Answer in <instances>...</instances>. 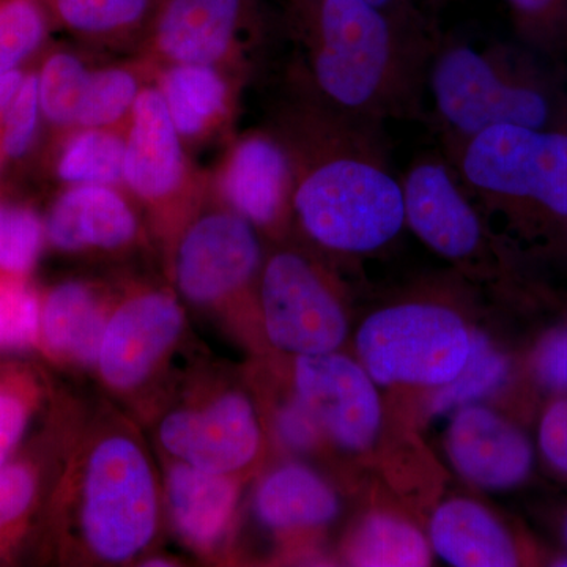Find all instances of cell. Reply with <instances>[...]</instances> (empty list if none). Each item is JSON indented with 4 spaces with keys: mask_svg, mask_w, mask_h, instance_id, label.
Instances as JSON below:
<instances>
[{
    "mask_svg": "<svg viewBox=\"0 0 567 567\" xmlns=\"http://www.w3.org/2000/svg\"><path fill=\"white\" fill-rule=\"evenodd\" d=\"M309 95L293 125V147H282L298 221L328 251H379L405 226L402 178L394 173L383 126L357 121Z\"/></svg>",
    "mask_w": 567,
    "mask_h": 567,
    "instance_id": "6da1fadb",
    "label": "cell"
},
{
    "mask_svg": "<svg viewBox=\"0 0 567 567\" xmlns=\"http://www.w3.org/2000/svg\"><path fill=\"white\" fill-rule=\"evenodd\" d=\"M309 92L331 110L383 126L417 118L439 29L368 0H305Z\"/></svg>",
    "mask_w": 567,
    "mask_h": 567,
    "instance_id": "7a4b0ae2",
    "label": "cell"
},
{
    "mask_svg": "<svg viewBox=\"0 0 567 567\" xmlns=\"http://www.w3.org/2000/svg\"><path fill=\"white\" fill-rule=\"evenodd\" d=\"M555 63L520 41L476 44L439 33L425 93L442 151L494 126H566L567 91Z\"/></svg>",
    "mask_w": 567,
    "mask_h": 567,
    "instance_id": "3957f363",
    "label": "cell"
},
{
    "mask_svg": "<svg viewBox=\"0 0 567 567\" xmlns=\"http://www.w3.org/2000/svg\"><path fill=\"white\" fill-rule=\"evenodd\" d=\"M73 522L87 561L125 565L152 546L162 491L136 429L107 417L87 429L74 458Z\"/></svg>",
    "mask_w": 567,
    "mask_h": 567,
    "instance_id": "277c9868",
    "label": "cell"
},
{
    "mask_svg": "<svg viewBox=\"0 0 567 567\" xmlns=\"http://www.w3.org/2000/svg\"><path fill=\"white\" fill-rule=\"evenodd\" d=\"M442 152L473 199L514 216L567 221V125L494 126Z\"/></svg>",
    "mask_w": 567,
    "mask_h": 567,
    "instance_id": "5b68a950",
    "label": "cell"
},
{
    "mask_svg": "<svg viewBox=\"0 0 567 567\" xmlns=\"http://www.w3.org/2000/svg\"><path fill=\"white\" fill-rule=\"evenodd\" d=\"M357 349L375 383L439 388L464 368L472 333L453 309L410 301L368 317L358 331Z\"/></svg>",
    "mask_w": 567,
    "mask_h": 567,
    "instance_id": "8992f818",
    "label": "cell"
},
{
    "mask_svg": "<svg viewBox=\"0 0 567 567\" xmlns=\"http://www.w3.org/2000/svg\"><path fill=\"white\" fill-rule=\"evenodd\" d=\"M155 440L171 461L238 476L262 450V425L252 399L215 377L193 383L155 417Z\"/></svg>",
    "mask_w": 567,
    "mask_h": 567,
    "instance_id": "52a82bcc",
    "label": "cell"
},
{
    "mask_svg": "<svg viewBox=\"0 0 567 567\" xmlns=\"http://www.w3.org/2000/svg\"><path fill=\"white\" fill-rule=\"evenodd\" d=\"M265 334L282 352H334L347 334L344 309L308 257L279 251L268 259L260 284Z\"/></svg>",
    "mask_w": 567,
    "mask_h": 567,
    "instance_id": "ba28073f",
    "label": "cell"
},
{
    "mask_svg": "<svg viewBox=\"0 0 567 567\" xmlns=\"http://www.w3.org/2000/svg\"><path fill=\"white\" fill-rule=\"evenodd\" d=\"M185 323L182 305L166 290L123 298L111 309L96 360L103 385L121 398L144 391L173 358Z\"/></svg>",
    "mask_w": 567,
    "mask_h": 567,
    "instance_id": "9c48e42d",
    "label": "cell"
},
{
    "mask_svg": "<svg viewBox=\"0 0 567 567\" xmlns=\"http://www.w3.org/2000/svg\"><path fill=\"white\" fill-rule=\"evenodd\" d=\"M401 178L405 224L423 244L454 262L484 251L483 219L445 153H421Z\"/></svg>",
    "mask_w": 567,
    "mask_h": 567,
    "instance_id": "30bf717a",
    "label": "cell"
},
{
    "mask_svg": "<svg viewBox=\"0 0 567 567\" xmlns=\"http://www.w3.org/2000/svg\"><path fill=\"white\" fill-rule=\"evenodd\" d=\"M363 364L334 352L300 354L295 361V394L316 417L323 435L349 451L374 445L382 405Z\"/></svg>",
    "mask_w": 567,
    "mask_h": 567,
    "instance_id": "8fae6325",
    "label": "cell"
},
{
    "mask_svg": "<svg viewBox=\"0 0 567 567\" xmlns=\"http://www.w3.org/2000/svg\"><path fill=\"white\" fill-rule=\"evenodd\" d=\"M260 245L238 213H215L189 227L175 256V282L197 308H219L251 281Z\"/></svg>",
    "mask_w": 567,
    "mask_h": 567,
    "instance_id": "7c38bea8",
    "label": "cell"
},
{
    "mask_svg": "<svg viewBox=\"0 0 567 567\" xmlns=\"http://www.w3.org/2000/svg\"><path fill=\"white\" fill-rule=\"evenodd\" d=\"M446 446L457 472L477 487H514L532 472L533 447L527 436L486 406L457 409Z\"/></svg>",
    "mask_w": 567,
    "mask_h": 567,
    "instance_id": "4fadbf2b",
    "label": "cell"
},
{
    "mask_svg": "<svg viewBox=\"0 0 567 567\" xmlns=\"http://www.w3.org/2000/svg\"><path fill=\"white\" fill-rule=\"evenodd\" d=\"M240 502L238 476L205 472L171 461L164 475V505L175 535L204 557L226 546Z\"/></svg>",
    "mask_w": 567,
    "mask_h": 567,
    "instance_id": "5bb4252c",
    "label": "cell"
},
{
    "mask_svg": "<svg viewBox=\"0 0 567 567\" xmlns=\"http://www.w3.org/2000/svg\"><path fill=\"white\" fill-rule=\"evenodd\" d=\"M123 174L134 192L145 199H162L181 182L182 151L177 128L158 92L141 93L134 103Z\"/></svg>",
    "mask_w": 567,
    "mask_h": 567,
    "instance_id": "9a60e30c",
    "label": "cell"
},
{
    "mask_svg": "<svg viewBox=\"0 0 567 567\" xmlns=\"http://www.w3.org/2000/svg\"><path fill=\"white\" fill-rule=\"evenodd\" d=\"M136 230L128 205L103 185H81L63 194L48 218L52 245L65 251L122 248Z\"/></svg>",
    "mask_w": 567,
    "mask_h": 567,
    "instance_id": "2e32d148",
    "label": "cell"
},
{
    "mask_svg": "<svg viewBox=\"0 0 567 567\" xmlns=\"http://www.w3.org/2000/svg\"><path fill=\"white\" fill-rule=\"evenodd\" d=\"M254 513L275 533L311 532L338 517L339 499L315 470L287 462L260 481L254 494Z\"/></svg>",
    "mask_w": 567,
    "mask_h": 567,
    "instance_id": "e0dca14e",
    "label": "cell"
},
{
    "mask_svg": "<svg viewBox=\"0 0 567 567\" xmlns=\"http://www.w3.org/2000/svg\"><path fill=\"white\" fill-rule=\"evenodd\" d=\"M292 174L278 141L256 136L238 145L224 174L226 199L238 215L257 226L278 221Z\"/></svg>",
    "mask_w": 567,
    "mask_h": 567,
    "instance_id": "ac0fdd59",
    "label": "cell"
},
{
    "mask_svg": "<svg viewBox=\"0 0 567 567\" xmlns=\"http://www.w3.org/2000/svg\"><path fill=\"white\" fill-rule=\"evenodd\" d=\"M110 315V305L91 284L63 282L48 295L41 315L44 346L58 360L93 368Z\"/></svg>",
    "mask_w": 567,
    "mask_h": 567,
    "instance_id": "d6986e66",
    "label": "cell"
},
{
    "mask_svg": "<svg viewBox=\"0 0 567 567\" xmlns=\"http://www.w3.org/2000/svg\"><path fill=\"white\" fill-rule=\"evenodd\" d=\"M431 543L446 563L457 567L518 565L516 544L488 511L470 499H451L435 511Z\"/></svg>",
    "mask_w": 567,
    "mask_h": 567,
    "instance_id": "ffe728a7",
    "label": "cell"
},
{
    "mask_svg": "<svg viewBox=\"0 0 567 567\" xmlns=\"http://www.w3.org/2000/svg\"><path fill=\"white\" fill-rule=\"evenodd\" d=\"M241 0H173L159 24L162 50L174 61L205 65L229 48Z\"/></svg>",
    "mask_w": 567,
    "mask_h": 567,
    "instance_id": "44dd1931",
    "label": "cell"
},
{
    "mask_svg": "<svg viewBox=\"0 0 567 567\" xmlns=\"http://www.w3.org/2000/svg\"><path fill=\"white\" fill-rule=\"evenodd\" d=\"M349 565L421 567L431 565L427 540L413 525L390 514H371L354 528L346 546Z\"/></svg>",
    "mask_w": 567,
    "mask_h": 567,
    "instance_id": "7402d4cb",
    "label": "cell"
},
{
    "mask_svg": "<svg viewBox=\"0 0 567 567\" xmlns=\"http://www.w3.org/2000/svg\"><path fill=\"white\" fill-rule=\"evenodd\" d=\"M163 99L177 132L192 136L223 111L226 85L207 66L183 63L166 74Z\"/></svg>",
    "mask_w": 567,
    "mask_h": 567,
    "instance_id": "603a6c76",
    "label": "cell"
},
{
    "mask_svg": "<svg viewBox=\"0 0 567 567\" xmlns=\"http://www.w3.org/2000/svg\"><path fill=\"white\" fill-rule=\"evenodd\" d=\"M509 363L486 336L472 333V350L462 371L451 382L439 386L431 402V412L439 413L475 404L477 399L492 394L505 383Z\"/></svg>",
    "mask_w": 567,
    "mask_h": 567,
    "instance_id": "cb8c5ba5",
    "label": "cell"
},
{
    "mask_svg": "<svg viewBox=\"0 0 567 567\" xmlns=\"http://www.w3.org/2000/svg\"><path fill=\"white\" fill-rule=\"evenodd\" d=\"M125 148L110 133L85 132L69 142L59 162V175L81 185H110L121 181Z\"/></svg>",
    "mask_w": 567,
    "mask_h": 567,
    "instance_id": "d4e9b609",
    "label": "cell"
},
{
    "mask_svg": "<svg viewBox=\"0 0 567 567\" xmlns=\"http://www.w3.org/2000/svg\"><path fill=\"white\" fill-rule=\"evenodd\" d=\"M518 41L558 62L567 55V0H503Z\"/></svg>",
    "mask_w": 567,
    "mask_h": 567,
    "instance_id": "484cf974",
    "label": "cell"
},
{
    "mask_svg": "<svg viewBox=\"0 0 567 567\" xmlns=\"http://www.w3.org/2000/svg\"><path fill=\"white\" fill-rule=\"evenodd\" d=\"M87 76L73 55L55 54L44 63L39 78L40 106L51 122H76Z\"/></svg>",
    "mask_w": 567,
    "mask_h": 567,
    "instance_id": "4316f807",
    "label": "cell"
},
{
    "mask_svg": "<svg viewBox=\"0 0 567 567\" xmlns=\"http://www.w3.org/2000/svg\"><path fill=\"white\" fill-rule=\"evenodd\" d=\"M43 245L39 216L24 207L0 204V270L24 275L32 270Z\"/></svg>",
    "mask_w": 567,
    "mask_h": 567,
    "instance_id": "83f0119b",
    "label": "cell"
},
{
    "mask_svg": "<svg viewBox=\"0 0 567 567\" xmlns=\"http://www.w3.org/2000/svg\"><path fill=\"white\" fill-rule=\"evenodd\" d=\"M136 81L121 70L89 74L76 122L103 126L117 121L136 99Z\"/></svg>",
    "mask_w": 567,
    "mask_h": 567,
    "instance_id": "f1b7e54d",
    "label": "cell"
},
{
    "mask_svg": "<svg viewBox=\"0 0 567 567\" xmlns=\"http://www.w3.org/2000/svg\"><path fill=\"white\" fill-rule=\"evenodd\" d=\"M40 306L31 287L17 279H0V352L22 350L35 342Z\"/></svg>",
    "mask_w": 567,
    "mask_h": 567,
    "instance_id": "f546056e",
    "label": "cell"
},
{
    "mask_svg": "<svg viewBox=\"0 0 567 567\" xmlns=\"http://www.w3.org/2000/svg\"><path fill=\"white\" fill-rule=\"evenodd\" d=\"M43 35V14L33 0L0 3V74L24 61Z\"/></svg>",
    "mask_w": 567,
    "mask_h": 567,
    "instance_id": "4dcf8cb0",
    "label": "cell"
},
{
    "mask_svg": "<svg viewBox=\"0 0 567 567\" xmlns=\"http://www.w3.org/2000/svg\"><path fill=\"white\" fill-rule=\"evenodd\" d=\"M66 24L80 31L103 32L132 24L147 0H55Z\"/></svg>",
    "mask_w": 567,
    "mask_h": 567,
    "instance_id": "1f68e13d",
    "label": "cell"
},
{
    "mask_svg": "<svg viewBox=\"0 0 567 567\" xmlns=\"http://www.w3.org/2000/svg\"><path fill=\"white\" fill-rule=\"evenodd\" d=\"M40 110L39 78H24L3 121L2 145L7 155L18 158L29 151L39 125Z\"/></svg>",
    "mask_w": 567,
    "mask_h": 567,
    "instance_id": "d6a6232c",
    "label": "cell"
},
{
    "mask_svg": "<svg viewBox=\"0 0 567 567\" xmlns=\"http://www.w3.org/2000/svg\"><path fill=\"white\" fill-rule=\"evenodd\" d=\"M275 431L279 442L293 453L315 450L323 435L316 417L297 394L276 409Z\"/></svg>",
    "mask_w": 567,
    "mask_h": 567,
    "instance_id": "836d02e7",
    "label": "cell"
},
{
    "mask_svg": "<svg viewBox=\"0 0 567 567\" xmlns=\"http://www.w3.org/2000/svg\"><path fill=\"white\" fill-rule=\"evenodd\" d=\"M37 495V476L31 466H0V532L20 520Z\"/></svg>",
    "mask_w": 567,
    "mask_h": 567,
    "instance_id": "e575fe53",
    "label": "cell"
},
{
    "mask_svg": "<svg viewBox=\"0 0 567 567\" xmlns=\"http://www.w3.org/2000/svg\"><path fill=\"white\" fill-rule=\"evenodd\" d=\"M539 446L547 461L567 475V399L548 406L540 421Z\"/></svg>",
    "mask_w": 567,
    "mask_h": 567,
    "instance_id": "d590c367",
    "label": "cell"
},
{
    "mask_svg": "<svg viewBox=\"0 0 567 567\" xmlns=\"http://www.w3.org/2000/svg\"><path fill=\"white\" fill-rule=\"evenodd\" d=\"M535 369L544 385L567 391V328L544 339L535 354Z\"/></svg>",
    "mask_w": 567,
    "mask_h": 567,
    "instance_id": "8d00e7d4",
    "label": "cell"
},
{
    "mask_svg": "<svg viewBox=\"0 0 567 567\" xmlns=\"http://www.w3.org/2000/svg\"><path fill=\"white\" fill-rule=\"evenodd\" d=\"M29 405L20 394L0 391V466L20 443L28 424Z\"/></svg>",
    "mask_w": 567,
    "mask_h": 567,
    "instance_id": "74e56055",
    "label": "cell"
},
{
    "mask_svg": "<svg viewBox=\"0 0 567 567\" xmlns=\"http://www.w3.org/2000/svg\"><path fill=\"white\" fill-rule=\"evenodd\" d=\"M22 81H24V76L17 70L0 74V123L6 121L7 112H9L14 96L20 91Z\"/></svg>",
    "mask_w": 567,
    "mask_h": 567,
    "instance_id": "f35d334b",
    "label": "cell"
},
{
    "mask_svg": "<svg viewBox=\"0 0 567 567\" xmlns=\"http://www.w3.org/2000/svg\"><path fill=\"white\" fill-rule=\"evenodd\" d=\"M368 2L394 11V13L404 14V17L431 18L429 11L425 10L429 9L425 0H368Z\"/></svg>",
    "mask_w": 567,
    "mask_h": 567,
    "instance_id": "ab89813d",
    "label": "cell"
},
{
    "mask_svg": "<svg viewBox=\"0 0 567 567\" xmlns=\"http://www.w3.org/2000/svg\"><path fill=\"white\" fill-rule=\"evenodd\" d=\"M174 563H167L166 558L158 557V558H148L147 563H145V566H173Z\"/></svg>",
    "mask_w": 567,
    "mask_h": 567,
    "instance_id": "60d3db41",
    "label": "cell"
},
{
    "mask_svg": "<svg viewBox=\"0 0 567 567\" xmlns=\"http://www.w3.org/2000/svg\"><path fill=\"white\" fill-rule=\"evenodd\" d=\"M425 2H427V6L431 7L434 6V3L439 2V0H425Z\"/></svg>",
    "mask_w": 567,
    "mask_h": 567,
    "instance_id": "b9f144b4",
    "label": "cell"
},
{
    "mask_svg": "<svg viewBox=\"0 0 567 567\" xmlns=\"http://www.w3.org/2000/svg\"><path fill=\"white\" fill-rule=\"evenodd\" d=\"M566 539H567V522H566Z\"/></svg>",
    "mask_w": 567,
    "mask_h": 567,
    "instance_id": "7bdbcfd3",
    "label": "cell"
}]
</instances>
